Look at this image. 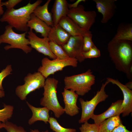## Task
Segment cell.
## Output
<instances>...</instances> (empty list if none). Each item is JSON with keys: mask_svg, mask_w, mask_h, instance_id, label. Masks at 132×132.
<instances>
[{"mask_svg": "<svg viewBox=\"0 0 132 132\" xmlns=\"http://www.w3.org/2000/svg\"><path fill=\"white\" fill-rule=\"evenodd\" d=\"M107 49L116 68L130 76L132 66V41L112 39L108 44Z\"/></svg>", "mask_w": 132, "mask_h": 132, "instance_id": "obj_1", "label": "cell"}, {"mask_svg": "<svg viewBox=\"0 0 132 132\" xmlns=\"http://www.w3.org/2000/svg\"><path fill=\"white\" fill-rule=\"evenodd\" d=\"M42 1L38 0L32 4L29 2L26 5L17 9H7L0 19V22H7L8 25L18 31L27 32L29 28L27 26V24L31 15Z\"/></svg>", "mask_w": 132, "mask_h": 132, "instance_id": "obj_2", "label": "cell"}, {"mask_svg": "<svg viewBox=\"0 0 132 132\" xmlns=\"http://www.w3.org/2000/svg\"><path fill=\"white\" fill-rule=\"evenodd\" d=\"M58 82V80L54 78H46L43 87V96L40 101V105L53 111L57 118H59L65 113L64 109L60 104L57 96Z\"/></svg>", "mask_w": 132, "mask_h": 132, "instance_id": "obj_3", "label": "cell"}, {"mask_svg": "<svg viewBox=\"0 0 132 132\" xmlns=\"http://www.w3.org/2000/svg\"><path fill=\"white\" fill-rule=\"evenodd\" d=\"M64 80V88L75 91L78 95L83 96L91 90L95 83V76L89 69L84 73L66 77Z\"/></svg>", "mask_w": 132, "mask_h": 132, "instance_id": "obj_4", "label": "cell"}, {"mask_svg": "<svg viewBox=\"0 0 132 132\" xmlns=\"http://www.w3.org/2000/svg\"><path fill=\"white\" fill-rule=\"evenodd\" d=\"M12 28L9 25L6 26L4 33L0 35V44L2 43L9 44L4 47L6 50L17 48L22 50L26 54L30 53L32 49L29 46V40L26 37L27 32L18 33L13 31Z\"/></svg>", "mask_w": 132, "mask_h": 132, "instance_id": "obj_5", "label": "cell"}, {"mask_svg": "<svg viewBox=\"0 0 132 132\" xmlns=\"http://www.w3.org/2000/svg\"><path fill=\"white\" fill-rule=\"evenodd\" d=\"M45 79L38 72L28 74L24 78V84L16 87V94L21 100H25L30 93L44 87Z\"/></svg>", "mask_w": 132, "mask_h": 132, "instance_id": "obj_6", "label": "cell"}, {"mask_svg": "<svg viewBox=\"0 0 132 132\" xmlns=\"http://www.w3.org/2000/svg\"><path fill=\"white\" fill-rule=\"evenodd\" d=\"M110 83L107 79L105 83L102 84L100 90L90 100L85 101L82 98L79 99L82 109L81 118L78 121L79 123L88 122L94 114V110L97 105L100 102L104 101L108 98L105 89L106 85Z\"/></svg>", "mask_w": 132, "mask_h": 132, "instance_id": "obj_7", "label": "cell"}, {"mask_svg": "<svg viewBox=\"0 0 132 132\" xmlns=\"http://www.w3.org/2000/svg\"><path fill=\"white\" fill-rule=\"evenodd\" d=\"M96 15L94 11H85L82 5H79L76 8L69 9L67 15L80 27L86 31H89L95 22Z\"/></svg>", "mask_w": 132, "mask_h": 132, "instance_id": "obj_8", "label": "cell"}, {"mask_svg": "<svg viewBox=\"0 0 132 132\" xmlns=\"http://www.w3.org/2000/svg\"><path fill=\"white\" fill-rule=\"evenodd\" d=\"M78 62L76 59L70 57L64 59H56L51 60L45 57L42 59L41 66L38 69L37 72H40L46 78L50 75L54 74L57 71L62 70L66 66L76 67Z\"/></svg>", "mask_w": 132, "mask_h": 132, "instance_id": "obj_9", "label": "cell"}, {"mask_svg": "<svg viewBox=\"0 0 132 132\" xmlns=\"http://www.w3.org/2000/svg\"><path fill=\"white\" fill-rule=\"evenodd\" d=\"M83 39L81 36H71L67 42L61 46L69 57L75 58L80 63L85 59L82 54Z\"/></svg>", "mask_w": 132, "mask_h": 132, "instance_id": "obj_10", "label": "cell"}, {"mask_svg": "<svg viewBox=\"0 0 132 132\" xmlns=\"http://www.w3.org/2000/svg\"><path fill=\"white\" fill-rule=\"evenodd\" d=\"M27 37L32 48L53 59H56V57L51 51L49 46V40L48 37L40 38L33 32L32 29H30L28 32Z\"/></svg>", "mask_w": 132, "mask_h": 132, "instance_id": "obj_11", "label": "cell"}, {"mask_svg": "<svg viewBox=\"0 0 132 132\" xmlns=\"http://www.w3.org/2000/svg\"><path fill=\"white\" fill-rule=\"evenodd\" d=\"M96 5L98 11L101 13L103 17L101 22H107L113 17L116 6L117 0H93Z\"/></svg>", "mask_w": 132, "mask_h": 132, "instance_id": "obj_12", "label": "cell"}, {"mask_svg": "<svg viewBox=\"0 0 132 132\" xmlns=\"http://www.w3.org/2000/svg\"><path fill=\"white\" fill-rule=\"evenodd\" d=\"M62 94L65 106V113L71 116L78 114L79 109L77 104L78 95L75 91L65 88Z\"/></svg>", "mask_w": 132, "mask_h": 132, "instance_id": "obj_13", "label": "cell"}, {"mask_svg": "<svg viewBox=\"0 0 132 132\" xmlns=\"http://www.w3.org/2000/svg\"><path fill=\"white\" fill-rule=\"evenodd\" d=\"M107 79L110 83L117 85L121 90L123 96L121 105L122 109V116L124 117L128 116L132 112V90L128 88L117 79L110 77H108Z\"/></svg>", "mask_w": 132, "mask_h": 132, "instance_id": "obj_14", "label": "cell"}, {"mask_svg": "<svg viewBox=\"0 0 132 132\" xmlns=\"http://www.w3.org/2000/svg\"><path fill=\"white\" fill-rule=\"evenodd\" d=\"M122 100H118L112 103L109 108L104 112L99 115L94 114L91 118L94 123L99 125L105 120L122 114Z\"/></svg>", "mask_w": 132, "mask_h": 132, "instance_id": "obj_15", "label": "cell"}, {"mask_svg": "<svg viewBox=\"0 0 132 132\" xmlns=\"http://www.w3.org/2000/svg\"><path fill=\"white\" fill-rule=\"evenodd\" d=\"M58 24L67 32L71 36H81L91 32L85 31L80 27L67 16L63 17Z\"/></svg>", "mask_w": 132, "mask_h": 132, "instance_id": "obj_16", "label": "cell"}, {"mask_svg": "<svg viewBox=\"0 0 132 132\" xmlns=\"http://www.w3.org/2000/svg\"><path fill=\"white\" fill-rule=\"evenodd\" d=\"M66 0H55L52 9L54 26L57 25L62 18L67 16L69 10Z\"/></svg>", "mask_w": 132, "mask_h": 132, "instance_id": "obj_17", "label": "cell"}, {"mask_svg": "<svg viewBox=\"0 0 132 132\" xmlns=\"http://www.w3.org/2000/svg\"><path fill=\"white\" fill-rule=\"evenodd\" d=\"M26 104L32 112L31 117L28 121V123L31 125L38 121H43L45 124L48 122L50 116V110L46 107H36L32 105L28 102Z\"/></svg>", "mask_w": 132, "mask_h": 132, "instance_id": "obj_18", "label": "cell"}, {"mask_svg": "<svg viewBox=\"0 0 132 132\" xmlns=\"http://www.w3.org/2000/svg\"><path fill=\"white\" fill-rule=\"evenodd\" d=\"M71 35L58 24L52 27L48 36L49 41H53L61 46L68 41Z\"/></svg>", "mask_w": 132, "mask_h": 132, "instance_id": "obj_19", "label": "cell"}, {"mask_svg": "<svg viewBox=\"0 0 132 132\" xmlns=\"http://www.w3.org/2000/svg\"><path fill=\"white\" fill-rule=\"evenodd\" d=\"M27 26L30 29L34 30L36 33H40L43 37H48L52 28L37 17L33 13L31 15Z\"/></svg>", "mask_w": 132, "mask_h": 132, "instance_id": "obj_20", "label": "cell"}, {"mask_svg": "<svg viewBox=\"0 0 132 132\" xmlns=\"http://www.w3.org/2000/svg\"><path fill=\"white\" fill-rule=\"evenodd\" d=\"M51 0H48L43 6L36 7L33 13L38 18L51 27L54 26L51 13L49 11L48 6Z\"/></svg>", "mask_w": 132, "mask_h": 132, "instance_id": "obj_21", "label": "cell"}, {"mask_svg": "<svg viewBox=\"0 0 132 132\" xmlns=\"http://www.w3.org/2000/svg\"><path fill=\"white\" fill-rule=\"evenodd\" d=\"M119 40L132 41V24L121 23L118 26L116 34L112 39Z\"/></svg>", "mask_w": 132, "mask_h": 132, "instance_id": "obj_22", "label": "cell"}, {"mask_svg": "<svg viewBox=\"0 0 132 132\" xmlns=\"http://www.w3.org/2000/svg\"><path fill=\"white\" fill-rule=\"evenodd\" d=\"M121 122L120 115L107 119L99 125V132H111Z\"/></svg>", "mask_w": 132, "mask_h": 132, "instance_id": "obj_23", "label": "cell"}, {"mask_svg": "<svg viewBox=\"0 0 132 132\" xmlns=\"http://www.w3.org/2000/svg\"><path fill=\"white\" fill-rule=\"evenodd\" d=\"M49 44L51 51L56 57V59L62 60L69 58L61 46L53 41H49Z\"/></svg>", "mask_w": 132, "mask_h": 132, "instance_id": "obj_24", "label": "cell"}, {"mask_svg": "<svg viewBox=\"0 0 132 132\" xmlns=\"http://www.w3.org/2000/svg\"><path fill=\"white\" fill-rule=\"evenodd\" d=\"M48 123L50 128L55 132H76V130L74 128H66L61 126L57 120L53 117H50Z\"/></svg>", "mask_w": 132, "mask_h": 132, "instance_id": "obj_25", "label": "cell"}, {"mask_svg": "<svg viewBox=\"0 0 132 132\" xmlns=\"http://www.w3.org/2000/svg\"><path fill=\"white\" fill-rule=\"evenodd\" d=\"M4 108L0 109V121L5 123L12 117L14 108L13 106L4 104Z\"/></svg>", "mask_w": 132, "mask_h": 132, "instance_id": "obj_26", "label": "cell"}, {"mask_svg": "<svg viewBox=\"0 0 132 132\" xmlns=\"http://www.w3.org/2000/svg\"><path fill=\"white\" fill-rule=\"evenodd\" d=\"M92 36L91 32L87 33L83 36V52H86L88 51L95 45L92 40Z\"/></svg>", "mask_w": 132, "mask_h": 132, "instance_id": "obj_27", "label": "cell"}, {"mask_svg": "<svg viewBox=\"0 0 132 132\" xmlns=\"http://www.w3.org/2000/svg\"><path fill=\"white\" fill-rule=\"evenodd\" d=\"M81 132H99V125L90 124L88 122L84 123L79 128Z\"/></svg>", "mask_w": 132, "mask_h": 132, "instance_id": "obj_28", "label": "cell"}, {"mask_svg": "<svg viewBox=\"0 0 132 132\" xmlns=\"http://www.w3.org/2000/svg\"><path fill=\"white\" fill-rule=\"evenodd\" d=\"M82 55L84 58H97L100 56V51L95 45L88 51L85 52H82Z\"/></svg>", "mask_w": 132, "mask_h": 132, "instance_id": "obj_29", "label": "cell"}, {"mask_svg": "<svg viewBox=\"0 0 132 132\" xmlns=\"http://www.w3.org/2000/svg\"><path fill=\"white\" fill-rule=\"evenodd\" d=\"M4 128L7 132H27L22 127L18 126L8 121L4 123Z\"/></svg>", "mask_w": 132, "mask_h": 132, "instance_id": "obj_30", "label": "cell"}, {"mask_svg": "<svg viewBox=\"0 0 132 132\" xmlns=\"http://www.w3.org/2000/svg\"><path fill=\"white\" fill-rule=\"evenodd\" d=\"M12 71L11 65H8L0 72V90H4L2 85V82L4 78L12 74Z\"/></svg>", "mask_w": 132, "mask_h": 132, "instance_id": "obj_31", "label": "cell"}, {"mask_svg": "<svg viewBox=\"0 0 132 132\" xmlns=\"http://www.w3.org/2000/svg\"><path fill=\"white\" fill-rule=\"evenodd\" d=\"M22 0H9L5 2H1L2 6H5L7 10H10L13 8L14 6L21 2Z\"/></svg>", "mask_w": 132, "mask_h": 132, "instance_id": "obj_32", "label": "cell"}, {"mask_svg": "<svg viewBox=\"0 0 132 132\" xmlns=\"http://www.w3.org/2000/svg\"><path fill=\"white\" fill-rule=\"evenodd\" d=\"M111 132H132V131L128 130L121 123Z\"/></svg>", "mask_w": 132, "mask_h": 132, "instance_id": "obj_33", "label": "cell"}, {"mask_svg": "<svg viewBox=\"0 0 132 132\" xmlns=\"http://www.w3.org/2000/svg\"><path fill=\"white\" fill-rule=\"evenodd\" d=\"M85 0H77L74 3L72 4L68 3V6L69 9L76 8L77 7L79 3L82 2H85Z\"/></svg>", "mask_w": 132, "mask_h": 132, "instance_id": "obj_34", "label": "cell"}, {"mask_svg": "<svg viewBox=\"0 0 132 132\" xmlns=\"http://www.w3.org/2000/svg\"><path fill=\"white\" fill-rule=\"evenodd\" d=\"M1 0H0V16L3 15L4 13L3 9L1 4Z\"/></svg>", "mask_w": 132, "mask_h": 132, "instance_id": "obj_35", "label": "cell"}, {"mask_svg": "<svg viewBox=\"0 0 132 132\" xmlns=\"http://www.w3.org/2000/svg\"><path fill=\"white\" fill-rule=\"evenodd\" d=\"M125 86L131 90L132 89V82L130 81L127 83Z\"/></svg>", "mask_w": 132, "mask_h": 132, "instance_id": "obj_36", "label": "cell"}, {"mask_svg": "<svg viewBox=\"0 0 132 132\" xmlns=\"http://www.w3.org/2000/svg\"><path fill=\"white\" fill-rule=\"evenodd\" d=\"M5 94L3 90H0V98H2L5 96Z\"/></svg>", "mask_w": 132, "mask_h": 132, "instance_id": "obj_37", "label": "cell"}, {"mask_svg": "<svg viewBox=\"0 0 132 132\" xmlns=\"http://www.w3.org/2000/svg\"><path fill=\"white\" fill-rule=\"evenodd\" d=\"M31 132H40L38 129H34V130L30 129ZM41 132H49L48 130H46L44 131H43Z\"/></svg>", "mask_w": 132, "mask_h": 132, "instance_id": "obj_38", "label": "cell"}, {"mask_svg": "<svg viewBox=\"0 0 132 132\" xmlns=\"http://www.w3.org/2000/svg\"><path fill=\"white\" fill-rule=\"evenodd\" d=\"M4 123L1 122L0 121V130L3 128H4Z\"/></svg>", "mask_w": 132, "mask_h": 132, "instance_id": "obj_39", "label": "cell"}]
</instances>
